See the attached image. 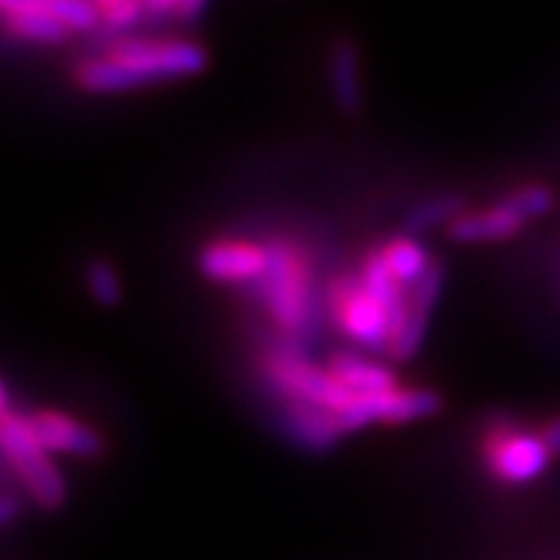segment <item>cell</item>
<instances>
[{"instance_id": "cell-8", "label": "cell", "mask_w": 560, "mask_h": 560, "mask_svg": "<svg viewBox=\"0 0 560 560\" xmlns=\"http://www.w3.org/2000/svg\"><path fill=\"white\" fill-rule=\"evenodd\" d=\"M200 275L223 287H255L269 269V244L246 237H218L198 255Z\"/></svg>"}, {"instance_id": "cell-3", "label": "cell", "mask_w": 560, "mask_h": 560, "mask_svg": "<svg viewBox=\"0 0 560 560\" xmlns=\"http://www.w3.org/2000/svg\"><path fill=\"white\" fill-rule=\"evenodd\" d=\"M0 446L7 472H15L32 501L44 509H60L67 503V480L55 464L52 452L37 441L30 415L18 409H0Z\"/></svg>"}, {"instance_id": "cell-13", "label": "cell", "mask_w": 560, "mask_h": 560, "mask_svg": "<svg viewBox=\"0 0 560 560\" xmlns=\"http://www.w3.org/2000/svg\"><path fill=\"white\" fill-rule=\"evenodd\" d=\"M283 427L301 446L315 452L332 450L335 443L343 438L338 427V415L310 404H287V409H283Z\"/></svg>"}, {"instance_id": "cell-11", "label": "cell", "mask_w": 560, "mask_h": 560, "mask_svg": "<svg viewBox=\"0 0 560 560\" xmlns=\"http://www.w3.org/2000/svg\"><path fill=\"white\" fill-rule=\"evenodd\" d=\"M524 218H517L506 203H494L487 209H466L446 226V235L455 244H498L509 241L524 229Z\"/></svg>"}, {"instance_id": "cell-20", "label": "cell", "mask_w": 560, "mask_h": 560, "mask_svg": "<svg viewBox=\"0 0 560 560\" xmlns=\"http://www.w3.org/2000/svg\"><path fill=\"white\" fill-rule=\"evenodd\" d=\"M143 3V15L152 21H163V18H177L180 21V7L184 0H140Z\"/></svg>"}, {"instance_id": "cell-15", "label": "cell", "mask_w": 560, "mask_h": 560, "mask_svg": "<svg viewBox=\"0 0 560 560\" xmlns=\"http://www.w3.org/2000/svg\"><path fill=\"white\" fill-rule=\"evenodd\" d=\"M377 252H381L384 264L389 266V272L395 275L404 287H415V283L432 269V264H435V258L429 255L427 246L420 244V237L406 235V232L398 237H392V241H386Z\"/></svg>"}, {"instance_id": "cell-18", "label": "cell", "mask_w": 560, "mask_h": 560, "mask_svg": "<svg viewBox=\"0 0 560 560\" xmlns=\"http://www.w3.org/2000/svg\"><path fill=\"white\" fill-rule=\"evenodd\" d=\"M503 203H506L517 218H524V221L529 223L535 221V218H544L546 212H552L555 192L544 184H526L512 189V192L503 198Z\"/></svg>"}, {"instance_id": "cell-9", "label": "cell", "mask_w": 560, "mask_h": 560, "mask_svg": "<svg viewBox=\"0 0 560 560\" xmlns=\"http://www.w3.org/2000/svg\"><path fill=\"white\" fill-rule=\"evenodd\" d=\"M443 280H446L443 264L435 260L432 269H429L415 287H409V317H406L404 332L395 338V343H392L389 352H386L395 363L412 361L415 354L420 352V347H423V340H427L429 332V320H432L438 301H441Z\"/></svg>"}, {"instance_id": "cell-17", "label": "cell", "mask_w": 560, "mask_h": 560, "mask_svg": "<svg viewBox=\"0 0 560 560\" xmlns=\"http://www.w3.org/2000/svg\"><path fill=\"white\" fill-rule=\"evenodd\" d=\"M83 280H86V289L92 301L104 310L118 306L120 298H124V283H120L118 269L109 264L106 258H92L83 269Z\"/></svg>"}, {"instance_id": "cell-5", "label": "cell", "mask_w": 560, "mask_h": 560, "mask_svg": "<svg viewBox=\"0 0 560 560\" xmlns=\"http://www.w3.org/2000/svg\"><path fill=\"white\" fill-rule=\"evenodd\" d=\"M326 310L338 332L363 349L386 352L392 343L389 312L372 292L361 283L358 272L335 275L326 283Z\"/></svg>"}, {"instance_id": "cell-22", "label": "cell", "mask_w": 560, "mask_h": 560, "mask_svg": "<svg viewBox=\"0 0 560 560\" xmlns=\"http://www.w3.org/2000/svg\"><path fill=\"white\" fill-rule=\"evenodd\" d=\"M15 515H18V501H15V494L3 492V501H0V524L3 526H12L15 524Z\"/></svg>"}, {"instance_id": "cell-1", "label": "cell", "mask_w": 560, "mask_h": 560, "mask_svg": "<svg viewBox=\"0 0 560 560\" xmlns=\"http://www.w3.org/2000/svg\"><path fill=\"white\" fill-rule=\"evenodd\" d=\"M209 52L189 37L118 35L74 67L72 78L92 95H120L152 83H170L207 72Z\"/></svg>"}, {"instance_id": "cell-14", "label": "cell", "mask_w": 560, "mask_h": 560, "mask_svg": "<svg viewBox=\"0 0 560 560\" xmlns=\"http://www.w3.org/2000/svg\"><path fill=\"white\" fill-rule=\"evenodd\" d=\"M326 369L338 377L340 384L352 389L354 395H381V392L398 389V377L384 363H375L354 352H335Z\"/></svg>"}, {"instance_id": "cell-12", "label": "cell", "mask_w": 560, "mask_h": 560, "mask_svg": "<svg viewBox=\"0 0 560 560\" xmlns=\"http://www.w3.org/2000/svg\"><path fill=\"white\" fill-rule=\"evenodd\" d=\"M329 89L340 112L354 115L363 106L361 49L352 37H338L329 49Z\"/></svg>"}, {"instance_id": "cell-23", "label": "cell", "mask_w": 560, "mask_h": 560, "mask_svg": "<svg viewBox=\"0 0 560 560\" xmlns=\"http://www.w3.org/2000/svg\"><path fill=\"white\" fill-rule=\"evenodd\" d=\"M207 7H209V0H184V7H180V21L186 23L198 21V18L207 12Z\"/></svg>"}, {"instance_id": "cell-21", "label": "cell", "mask_w": 560, "mask_h": 560, "mask_svg": "<svg viewBox=\"0 0 560 560\" xmlns=\"http://www.w3.org/2000/svg\"><path fill=\"white\" fill-rule=\"evenodd\" d=\"M540 438H544V443L549 446L552 457H558L560 455V415H555V418L540 429Z\"/></svg>"}, {"instance_id": "cell-4", "label": "cell", "mask_w": 560, "mask_h": 560, "mask_svg": "<svg viewBox=\"0 0 560 560\" xmlns=\"http://www.w3.org/2000/svg\"><path fill=\"white\" fill-rule=\"evenodd\" d=\"M260 375L287 404H310L340 415L358 398L352 389L340 384L326 366H315L298 352L295 343H280L266 349L260 358Z\"/></svg>"}, {"instance_id": "cell-2", "label": "cell", "mask_w": 560, "mask_h": 560, "mask_svg": "<svg viewBox=\"0 0 560 560\" xmlns=\"http://www.w3.org/2000/svg\"><path fill=\"white\" fill-rule=\"evenodd\" d=\"M269 244V269L264 280L255 283L258 301L266 315L278 326V332L295 343V338L310 332L315 315V269L310 255L289 237H272Z\"/></svg>"}, {"instance_id": "cell-10", "label": "cell", "mask_w": 560, "mask_h": 560, "mask_svg": "<svg viewBox=\"0 0 560 560\" xmlns=\"http://www.w3.org/2000/svg\"><path fill=\"white\" fill-rule=\"evenodd\" d=\"M30 423L35 429L37 441L44 443L52 455H69L92 460L104 452V438L83 420L72 415L60 412V409H37L30 415Z\"/></svg>"}, {"instance_id": "cell-6", "label": "cell", "mask_w": 560, "mask_h": 560, "mask_svg": "<svg viewBox=\"0 0 560 560\" xmlns=\"http://www.w3.org/2000/svg\"><path fill=\"white\" fill-rule=\"evenodd\" d=\"M483 455H487L489 472L494 480L509 483V487H524L538 480L552 464V452L544 443L540 432H524V429L498 427L492 429L483 441Z\"/></svg>"}, {"instance_id": "cell-7", "label": "cell", "mask_w": 560, "mask_h": 560, "mask_svg": "<svg viewBox=\"0 0 560 560\" xmlns=\"http://www.w3.org/2000/svg\"><path fill=\"white\" fill-rule=\"evenodd\" d=\"M441 395L432 389H392L381 395H358L349 409L338 415V427L343 435L361 432L372 423H412V420L432 418L441 412Z\"/></svg>"}, {"instance_id": "cell-19", "label": "cell", "mask_w": 560, "mask_h": 560, "mask_svg": "<svg viewBox=\"0 0 560 560\" xmlns=\"http://www.w3.org/2000/svg\"><path fill=\"white\" fill-rule=\"evenodd\" d=\"M92 7L101 12V30L109 35H129L132 26H138L143 15V3L140 0H89Z\"/></svg>"}, {"instance_id": "cell-16", "label": "cell", "mask_w": 560, "mask_h": 560, "mask_svg": "<svg viewBox=\"0 0 560 560\" xmlns=\"http://www.w3.org/2000/svg\"><path fill=\"white\" fill-rule=\"evenodd\" d=\"M464 212H466V203L460 195H438V198H429L423 200V203H418L412 212L406 214L404 232L406 235L418 237L420 232H427V229L450 226L457 214H464Z\"/></svg>"}]
</instances>
